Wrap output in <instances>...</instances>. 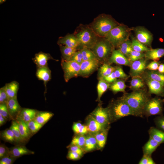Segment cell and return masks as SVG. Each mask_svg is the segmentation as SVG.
Segmentation results:
<instances>
[{"label":"cell","mask_w":164,"mask_h":164,"mask_svg":"<svg viewBox=\"0 0 164 164\" xmlns=\"http://www.w3.org/2000/svg\"><path fill=\"white\" fill-rule=\"evenodd\" d=\"M147 60L144 57L131 63L129 74L132 77H141L146 69Z\"/></svg>","instance_id":"cell-11"},{"label":"cell","mask_w":164,"mask_h":164,"mask_svg":"<svg viewBox=\"0 0 164 164\" xmlns=\"http://www.w3.org/2000/svg\"><path fill=\"white\" fill-rule=\"evenodd\" d=\"M83 61L88 60L97 58L93 51L89 48L83 47L80 49Z\"/></svg>","instance_id":"cell-42"},{"label":"cell","mask_w":164,"mask_h":164,"mask_svg":"<svg viewBox=\"0 0 164 164\" xmlns=\"http://www.w3.org/2000/svg\"><path fill=\"white\" fill-rule=\"evenodd\" d=\"M154 121L156 128L164 132V116L159 115L154 118Z\"/></svg>","instance_id":"cell-47"},{"label":"cell","mask_w":164,"mask_h":164,"mask_svg":"<svg viewBox=\"0 0 164 164\" xmlns=\"http://www.w3.org/2000/svg\"><path fill=\"white\" fill-rule=\"evenodd\" d=\"M155 163L152 159L151 156L143 155L138 163L139 164H155Z\"/></svg>","instance_id":"cell-49"},{"label":"cell","mask_w":164,"mask_h":164,"mask_svg":"<svg viewBox=\"0 0 164 164\" xmlns=\"http://www.w3.org/2000/svg\"><path fill=\"white\" fill-rule=\"evenodd\" d=\"M102 63L97 59L83 61L80 64L79 76L87 77L98 69Z\"/></svg>","instance_id":"cell-9"},{"label":"cell","mask_w":164,"mask_h":164,"mask_svg":"<svg viewBox=\"0 0 164 164\" xmlns=\"http://www.w3.org/2000/svg\"><path fill=\"white\" fill-rule=\"evenodd\" d=\"M97 85V97L96 101L101 102V98L103 94L109 88L110 84L104 80L98 79Z\"/></svg>","instance_id":"cell-33"},{"label":"cell","mask_w":164,"mask_h":164,"mask_svg":"<svg viewBox=\"0 0 164 164\" xmlns=\"http://www.w3.org/2000/svg\"><path fill=\"white\" fill-rule=\"evenodd\" d=\"M10 128L12 131L15 140L16 144L22 145L25 142L21 136L18 123L16 120H13Z\"/></svg>","instance_id":"cell-34"},{"label":"cell","mask_w":164,"mask_h":164,"mask_svg":"<svg viewBox=\"0 0 164 164\" xmlns=\"http://www.w3.org/2000/svg\"><path fill=\"white\" fill-rule=\"evenodd\" d=\"M60 50L61 54L62 60H68L78 50L77 48L67 47L63 45H60Z\"/></svg>","instance_id":"cell-35"},{"label":"cell","mask_w":164,"mask_h":164,"mask_svg":"<svg viewBox=\"0 0 164 164\" xmlns=\"http://www.w3.org/2000/svg\"><path fill=\"white\" fill-rule=\"evenodd\" d=\"M69 151H73L79 154L81 157L84 153V149L82 148L75 145H70L68 146Z\"/></svg>","instance_id":"cell-52"},{"label":"cell","mask_w":164,"mask_h":164,"mask_svg":"<svg viewBox=\"0 0 164 164\" xmlns=\"http://www.w3.org/2000/svg\"><path fill=\"white\" fill-rule=\"evenodd\" d=\"M36 75L38 79L43 80L46 90V84L51 77V72L48 66L37 68Z\"/></svg>","instance_id":"cell-20"},{"label":"cell","mask_w":164,"mask_h":164,"mask_svg":"<svg viewBox=\"0 0 164 164\" xmlns=\"http://www.w3.org/2000/svg\"><path fill=\"white\" fill-rule=\"evenodd\" d=\"M117 47L127 58L133 50L132 46V42L128 39L123 42Z\"/></svg>","instance_id":"cell-38"},{"label":"cell","mask_w":164,"mask_h":164,"mask_svg":"<svg viewBox=\"0 0 164 164\" xmlns=\"http://www.w3.org/2000/svg\"><path fill=\"white\" fill-rule=\"evenodd\" d=\"M136 39L145 46H150L153 37L152 34L143 27L137 28L135 30Z\"/></svg>","instance_id":"cell-12"},{"label":"cell","mask_w":164,"mask_h":164,"mask_svg":"<svg viewBox=\"0 0 164 164\" xmlns=\"http://www.w3.org/2000/svg\"><path fill=\"white\" fill-rule=\"evenodd\" d=\"M149 137L160 144L164 142V132L154 127H151L148 130Z\"/></svg>","instance_id":"cell-31"},{"label":"cell","mask_w":164,"mask_h":164,"mask_svg":"<svg viewBox=\"0 0 164 164\" xmlns=\"http://www.w3.org/2000/svg\"><path fill=\"white\" fill-rule=\"evenodd\" d=\"M9 155V148L3 144L0 145V159Z\"/></svg>","instance_id":"cell-51"},{"label":"cell","mask_w":164,"mask_h":164,"mask_svg":"<svg viewBox=\"0 0 164 164\" xmlns=\"http://www.w3.org/2000/svg\"><path fill=\"white\" fill-rule=\"evenodd\" d=\"M125 82V80L117 79L114 82L110 84L109 89L114 94L118 92L125 93L126 86Z\"/></svg>","instance_id":"cell-30"},{"label":"cell","mask_w":164,"mask_h":164,"mask_svg":"<svg viewBox=\"0 0 164 164\" xmlns=\"http://www.w3.org/2000/svg\"><path fill=\"white\" fill-rule=\"evenodd\" d=\"M86 120L85 125L87 127L89 133L93 134L110 127V126H107L100 123L90 114L87 116Z\"/></svg>","instance_id":"cell-14"},{"label":"cell","mask_w":164,"mask_h":164,"mask_svg":"<svg viewBox=\"0 0 164 164\" xmlns=\"http://www.w3.org/2000/svg\"><path fill=\"white\" fill-rule=\"evenodd\" d=\"M101 79L105 80L110 84L114 82L117 79L114 71L109 75Z\"/></svg>","instance_id":"cell-55"},{"label":"cell","mask_w":164,"mask_h":164,"mask_svg":"<svg viewBox=\"0 0 164 164\" xmlns=\"http://www.w3.org/2000/svg\"><path fill=\"white\" fill-rule=\"evenodd\" d=\"M34 152L27 149L22 145H17L9 148V155L15 158H18L26 155L34 154Z\"/></svg>","instance_id":"cell-19"},{"label":"cell","mask_w":164,"mask_h":164,"mask_svg":"<svg viewBox=\"0 0 164 164\" xmlns=\"http://www.w3.org/2000/svg\"><path fill=\"white\" fill-rule=\"evenodd\" d=\"M7 121L6 118L0 114V126H1L4 125Z\"/></svg>","instance_id":"cell-57"},{"label":"cell","mask_w":164,"mask_h":164,"mask_svg":"<svg viewBox=\"0 0 164 164\" xmlns=\"http://www.w3.org/2000/svg\"><path fill=\"white\" fill-rule=\"evenodd\" d=\"M160 62L156 61H152L146 67V69L150 70H156L158 69Z\"/></svg>","instance_id":"cell-54"},{"label":"cell","mask_w":164,"mask_h":164,"mask_svg":"<svg viewBox=\"0 0 164 164\" xmlns=\"http://www.w3.org/2000/svg\"><path fill=\"white\" fill-rule=\"evenodd\" d=\"M37 112L34 109L22 108L16 118H19L26 123L34 119Z\"/></svg>","instance_id":"cell-22"},{"label":"cell","mask_w":164,"mask_h":164,"mask_svg":"<svg viewBox=\"0 0 164 164\" xmlns=\"http://www.w3.org/2000/svg\"><path fill=\"white\" fill-rule=\"evenodd\" d=\"M102 102L99 103L96 108L90 114L100 123L107 126H110L111 123L107 107L103 108Z\"/></svg>","instance_id":"cell-10"},{"label":"cell","mask_w":164,"mask_h":164,"mask_svg":"<svg viewBox=\"0 0 164 164\" xmlns=\"http://www.w3.org/2000/svg\"><path fill=\"white\" fill-rule=\"evenodd\" d=\"M107 62L111 64L114 63L129 67L131 63L119 50H115L114 49Z\"/></svg>","instance_id":"cell-13"},{"label":"cell","mask_w":164,"mask_h":164,"mask_svg":"<svg viewBox=\"0 0 164 164\" xmlns=\"http://www.w3.org/2000/svg\"><path fill=\"white\" fill-rule=\"evenodd\" d=\"M81 156L78 153L73 151H69L67 158L70 160H77L79 159Z\"/></svg>","instance_id":"cell-56"},{"label":"cell","mask_w":164,"mask_h":164,"mask_svg":"<svg viewBox=\"0 0 164 164\" xmlns=\"http://www.w3.org/2000/svg\"><path fill=\"white\" fill-rule=\"evenodd\" d=\"M60 45L80 49V46L78 39L74 34H68L63 37H59L57 42Z\"/></svg>","instance_id":"cell-15"},{"label":"cell","mask_w":164,"mask_h":164,"mask_svg":"<svg viewBox=\"0 0 164 164\" xmlns=\"http://www.w3.org/2000/svg\"><path fill=\"white\" fill-rule=\"evenodd\" d=\"M0 137L2 140L5 142L16 144L13 133L10 128L1 132Z\"/></svg>","instance_id":"cell-37"},{"label":"cell","mask_w":164,"mask_h":164,"mask_svg":"<svg viewBox=\"0 0 164 164\" xmlns=\"http://www.w3.org/2000/svg\"><path fill=\"white\" fill-rule=\"evenodd\" d=\"M114 67V72L117 79L125 80L129 77V76L125 73L121 67L117 66Z\"/></svg>","instance_id":"cell-45"},{"label":"cell","mask_w":164,"mask_h":164,"mask_svg":"<svg viewBox=\"0 0 164 164\" xmlns=\"http://www.w3.org/2000/svg\"><path fill=\"white\" fill-rule=\"evenodd\" d=\"M118 25L113 19L106 15H101L94 19L90 26L98 36L104 37Z\"/></svg>","instance_id":"cell-4"},{"label":"cell","mask_w":164,"mask_h":164,"mask_svg":"<svg viewBox=\"0 0 164 164\" xmlns=\"http://www.w3.org/2000/svg\"><path fill=\"white\" fill-rule=\"evenodd\" d=\"M6 1V0H0V3L2 4Z\"/></svg>","instance_id":"cell-59"},{"label":"cell","mask_w":164,"mask_h":164,"mask_svg":"<svg viewBox=\"0 0 164 164\" xmlns=\"http://www.w3.org/2000/svg\"><path fill=\"white\" fill-rule=\"evenodd\" d=\"M73 34L79 42L80 50L83 47L91 49L99 38L90 26L86 25L79 26Z\"/></svg>","instance_id":"cell-3"},{"label":"cell","mask_w":164,"mask_h":164,"mask_svg":"<svg viewBox=\"0 0 164 164\" xmlns=\"http://www.w3.org/2000/svg\"><path fill=\"white\" fill-rule=\"evenodd\" d=\"M160 144L154 139L149 137L148 141L142 147L143 155L151 156L152 153Z\"/></svg>","instance_id":"cell-25"},{"label":"cell","mask_w":164,"mask_h":164,"mask_svg":"<svg viewBox=\"0 0 164 164\" xmlns=\"http://www.w3.org/2000/svg\"><path fill=\"white\" fill-rule=\"evenodd\" d=\"M112 44L104 37H99L91 50L102 63L107 62L114 49Z\"/></svg>","instance_id":"cell-5"},{"label":"cell","mask_w":164,"mask_h":164,"mask_svg":"<svg viewBox=\"0 0 164 164\" xmlns=\"http://www.w3.org/2000/svg\"><path fill=\"white\" fill-rule=\"evenodd\" d=\"M6 103L12 119L15 120L22 108L17 98H9Z\"/></svg>","instance_id":"cell-18"},{"label":"cell","mask_w":164,"mask_h":164,"mask_svg":"<svg viewBox=\"0 0 164 164\" xmlns=\"http://www.w3.org/2000/svg\"><path fill=\"white\" fill-rule=\"evenodd\" d=\"M16 158L13 157L10 155L7 156L0 159V164H13Z\"/></svg>","instance_id":"cell-53"},{"label":"cell","mask_w":164,"mask_h":164,"mask_svg":"<svg viewBox=\"0 0 164 164\" xmlns=\"http://www.w3.org/2000/svg\"><path fill=\"white\" fill-rule=\"evenodd\" d=\"M15 120L18 123L21 136L25 143L29 140L32 135L31 134L26 122L18 118H16Z\"/></svg>","instance_id":"cell-23"},{"label":"cell","mask_w":164,"mask_h":164,"mask_svg":"<svg viewBox=\"0 0 164 164\" xmlns=\"http://www.w3.org/2000/svg\"><path fill=\"white\" fill-rule=\"evenodd\" d=\"M72 129L76 134L85 135L89 133L88 129L86 125H83L80 122L74 123Z\"/></svg>","instance_id":"cell-39"},{"label":"cell","mask_w":164,"mask_h":164,"mask_svg":"<svg viewBox=\"0 0 164 164\" xmlns=\"http://www.w3.org/2000/svg\"><path fill=\"white\" fill-rule=\"evenodd\" d=\"M141 77L143 79H149L158 81L164 86V74L155 70L145 71Z\"/></svg>","instance_id":"cell-21"},{"label":"cell","mask_w":164,"mask_h":164,"mask_svg":"<svg viewBox=\"0 0 164 164\" xmlns=\"http://www.w3.org/2000/svg\"><path fill=\"white\" fill-rule=\"evenodd\" d=\"M132 46L133 50L140 52H146L150 50L146 46L135 39H132Z\"/></svg>","instance_id":"cell-41"},{"label":"cell","mask_w":164,"mask_h":164,"mask_svg":"<svg viewBox=\"0 0 164 164\" xmlns=\"http://www.w3.org/2000/svg\"><path fill=\"white\" fill-rule=\"evenodd\" d=\"M145 83L141 77H132L130 81L129 88L133 91L144 88Z\"/></svg>","instance_id":"cell-36"},{"label":"cell","mask_w":164,"mask_h":164,"mask_svg":"<svg viewBox=\"0 0 164 164\" xmlns=\"http://www.w3.org/2000/svg\"><path fill=\"white\" fill-rule=\"evenodd\" d=\"M110 128L104 129L93 134L97 141L98 149H101L104 147Z\"/></svg>","instance_id":"cell-26"},{"label":"cell","mask_w":164,"mask_h":164,"mask_svg":"<svg viewBox=\"0 0 164 164\" xmlns=\"http://www.w3.org/2000/svg\"><path fill=\"white\" fill-rule=\"evenodd\" d=\"M61 64L66 82H68L72 78L79 76L80 69V64L73 61L62 60Z\"/></svg>","instance_id":"cell-8"},{"label":"cell","mask_w":164,"mask_h":164,"mask_svg":"<svg viewBox=\"0 0 164 164\" xmlns=\"http://www.w3.org/2000/svg\"><path fill=\"white\" fill-rule=\"evenodd\" d=\"M145 57V54L133 50L129 54L127 58L129 61L132 63Z\"/></svg>","instance_id":"cell-44"},{"label":"cell","mask_w":164,"mask_h":164,"mask_svg":"<svg viewBox=\"0 0 164 164\" xmlns=\"http://www.w3.org/2000/svg\"><path fill=\"white\" fill-rule=\"evenodd\" d=\"M19 85L17 82L13 81L6 84L4 86L9 99L17 98Z\"/></svg>","instance_id":"cell-29"},{"label":"cell","mask_w":164,"mask_h":164,"mask_svg":"<svg viewBox=\"0 0 164 164\" xmlns=\"http://www.w3.org/2000/svg\"><path fill=\"white\" fill-rule=\"evenodd\" d=\"M53 115V113L50 112L37 111L34 120L39 124L43 125Z\"/></svg>","instance_id":"cell-32"},{"label":"cell","mask_w":164,"mask_h":164,"mask_svg":"<svg viewBox=\"0 0 164 164\" xmlns=\"http://www.w3.org/2000/svg\"><path fill=\"white\" fill-rule=\"evenodd\" d=\"M32 60L37 68L48 66V61L50 60L58 61L54 59L50 54L42 52L36 54Z\"/></svg>","instance_id":"cell-17"},{"label":"cell","mask_w":164,"mask_h":164,"mask_svg":"<svg viewBox=\"0 0 164 164\" xmlns=\"http://www.w3.org/2000/svg\"><path fill=\"white\" fill-rule=\"evenodd\" d=\"M68 60L73 61L80 64L83 60L82 54L80 50H77Z\"/></svg>","instance_id":"cell-48"},{"label":"cell","mask_w":164,"mask_h":164,"mask_svg":"<svg viewBox=\"0 0 164 164\" xmlns=\"http://www.w3.org/2000/svg\"><path fill=\"white\" fill-rule=\"evenodd\" d=\"M98 149L96 138L94 134L88 133L86 135V139L83 149L84 152H88Z\"/></svg>","instance_id":"cell-24"},{"label":"cell","mask_w":164,"mask_h":164,"mask_svg":"<svg viewBox=\"0 0 164 164\" xmlns=\"http://www.w3.org/2000/svg\"><path fill=\"white\" fill-rule=\"evenodd\" d=\"M129 30L122 25H118L111 30L105 36L114 47H117L124 41L128 39Z\"/></svg>","instance_id":"cell-6"},{"label":"cell","mask_w":164,"mask_h":164,"mask_svg":"<svg viewBox=\"0 0 164 164\" xmlns=\"http://www.w3.org/2000/svg\"><path fill=\"white\" fill-rule=\"evenodd\" d=\"M9 99L4 86L0 89V104L6 103Z\"/></svg>","instance_id":"cell-50"},{"label":"cell","mask_w":164,"mask_h":164,"mask_svg":"<svg viewBox=\"0 0 164 164\" xmlns=\"http://www.w3.org/2000/svg\"><path fill=\"white\" fill-rule=\"evenodd\" d=\"M150 94L143 88L133 91L130 93H125L121 97L133 111L135 116L143 118L144 108L151 98Z\"/></svg>","instance_id":"cell-1"},{"label":"cell","mask_w":164,"mask_h":164,"mask_svg":"<svg viewBox=\"0 0 164 164\" xmlns=\"http://www.w3.org/2000/svg\"><path fill=\"white\" fill-rule=\"evenodd\" d=\"M107 107L111 123L125 117L135 116L133 111L121 97L116 99H112Z\"/></svg>","instance_id":"cell-2"},{"label":"cell","mask_w":164,"mask_h":164,"mask_svg":"<svg viewBox=\"0 0 164 164\" xmlns=\"http://www.w3.org/2000/svg\"><path fill=\"white\" fill-rule=\"evenodd\" d=\"M86 139V135L76 134L73 138L70 145L77 146L83 149Z\"/></svg>","instance_id":"cell-40"},{"label":"cell","mask_w":164,"mask_h":164,"mask_svg":"<svg viewBox=\"0 0 164 164\" xmlns=\"http://www.w3.org/2000/svg\"><path fill=\"white\" fill-rule=\"evenodd\" d=\"M145 54V57L147 60H152L158 61L161 58L164 56V48L150 49Z\"/></svg>","instance_id":"cell-27"},{"label":"cell","mask_w":164,"mask_h":164,"mask_svg":"<svg viewBox=\"0 0 164 164\" xmlns=\"http://www.w3.org/2000/svg\"><path fill=\"white\" fill-rule=\"evenodd\" d=\"M26 123L32 135L37 133L43 126L38 123L34 120L31 121Z\"/></svg>","instance_id":"cell-43"},{"label":"cell","mask_w":164,"mask_h":164,"mask_svg":"<svg viewBox=\"0 0 164 164\" xmlns=\"http://www.w3.org/2000/svg\"><path fill=\"white\" fill-rule=\"evenodd\" d=\"M114 67L112 66L108 62L103 63L98 69L97 79L102 78L109 75L114 71Z\"/></svg>","instance_id":"cell-28"},{"label":"cell","mask_w":164,"mask_h":164,"mask_svg":"<svg viewBox=\"0 0 164 164\" xmlns=\"http://www.w3.org/2000/svg\"><path fill=\"white\" fill-rule=\"evenodd\" d=\"M145 83L149 87V93L156 95L164 96V86L160 82L153 80H144Z\"/></svg>","instance_id":"cell-16"},{"label":"cell","mask_w":164,"mask_h":164,"mask_svg":"<svg viewBox=\"0 0 164 164\" xmlns=\"http://www.w3.org/2000/svg\"><path fill=\"white\" fill-rule=\"evenodd\" d=\"M158 72L162 73H164V63L160 64L158 68Z\"/></svg>","instance_id":"cell-58"},{"label":"cell","mask_w":164,"mask_h":164,"mask_svg":"<svg viewBox=\"0 0 164 164\" xmlns=\"http://www.w3.org/2000/svg\"><path fill=\"white\" fill-rule=\"evenodd\" d=\"M0 114L5 118L7 121H9L12 119L6 103L0 104Z\"/></svg>","instance_id":"cell-46"},{"label":"cell","mask_w":164,"mask_h":164,"mask_svg":"<svg viewBox=\"0 0 164 164\" xmlns=\"http://www.w3.org/2000/svg\"><path fill=\"white\" fill-rule=\"evenodd\" d=\"M164 99L155 97L151 98L146 104L143 112V116L147 118L154 115H163Z\"/></svg>","instance_id":"cell-7"}]
</instances>
